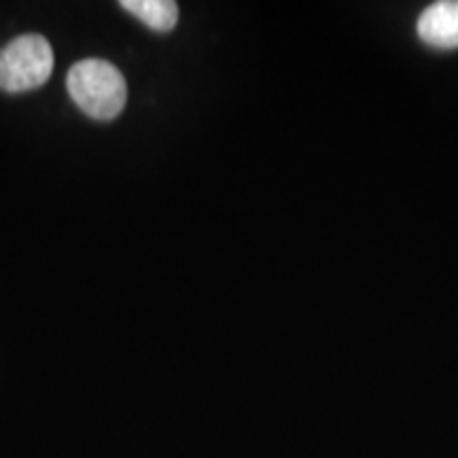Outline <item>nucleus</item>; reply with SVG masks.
<instances>
[{"label":"nucleus","instance_id":"4","mask_svg":"<svg viewBox=\"0 0 458 458\" xmlns=\"http://www.w3.org/2000/svg\"><path fill=\"white\" fill-rule=\"evenodd\" d=\"M122 7L156 32L174 30L179 21V4L172 0H122Z\"/></svg>","mask_w":458,"mask_h":458},{"label":"nucleus","instance_id":"1","mask_svg":"<svg viewBox=\"0 0 458 458\" xmlns=\"http://www.w3.org/2000/svg\"><path fill=\"white\" fill-rule=\"evenodd\" d=\"M74 105L91 119L108 122L123 111L128 85L123 74L106 60H81L71 68L66 79Z\"/></svg>","mask_w":458,"mask_h":458},{"label":"nucleus","instance_id":"3","mask_svg":"<svg viewBox=\"0 0 458 458\" xmlns=\"http://www.w3.org/2000/svg\"><path fill=\"white\" fill-rule=\"evenodd\" d=\"M418 38L433 49H458V0L428 4L418 17Z\"/></svg>","mask_w":458,"mask_h":458},{"label":"nucleus","instance_id":"2","mask_svg":"<svg viewBox=\"0 0 458 458\" xmlns=\"http://www.w3.org/2000/svg\"><path fill=\"white\" fill-rule=\"evenodd\" d=\"M54 72V49L41 34H24L0 49V89L30 91L47 83Z\"/></svg>","mask_w":458,"mask_h":458}]
</instances>
